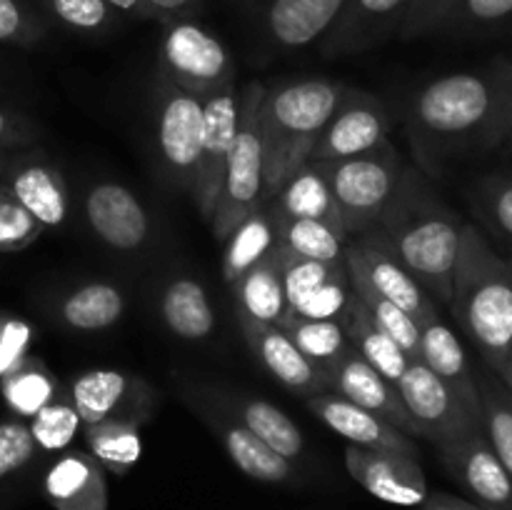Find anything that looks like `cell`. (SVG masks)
Listing matches in <instances>:
<instances>
[{
	"label": "cell",
	"mask_w": 512,
	"mask_h": 510,
	"mask_svg": "<svg viewBox=\"0 0 512 510\" xmlns=\"http://www.w3.org/2000/svg\"><path fill=\"white\" fill-rule=\"evenodd\" d=\"M203 393L208 395L213 403L228 410L238 423H243L250 433L258 435L265 445L280 453L283 458L295 460L303 455L305 440L298 425L278 408V405L268 403L263 398H253V395L235 393V390L218 388V385L200 383Z\"/></svg>",
	"instance_id": "obj_25"
},
{
	"label": "cell",
	"mask_w": 512,
	"mask_h": 510,
	"mask_svg": "<svg viewBox=\"0 0 512 510\" xmlns=\"http://www.w3.org/2000/svg\"><path fill=\"white\" fill-rule=\"evenodd\" d=\"M268 203L273 205V210L278 215H285V218L320 220V223L330 225V228L338 230L340 235L348 238V233L343 228V220H340L338 205H335L333 190H330L320 165L313 163V160L295 168L273 190Z\"/></svg>",
	"instance_id": "obj_28"
},
{
	"label": "cell",
	"mask_w": 512,
	"mask_h": 510,
	"mask_svg": "<svg viewBox=\"0 0 512 510\" xmlns=\"http://www.w3.org/2000/svg\"><path fill=\"white\" fill-rule=\"evenodd\" d=\"M510 100L508 58L483 70L440 75L415 90L408 100V125L420 165L435 173L445 160L503 145Z\"/></svg>",
	"instance_id": "obj_1"
},
{
	"label": "cell",
	"mask_w": 512,
	"mask_h": 510,
	"mask_svg": "<svg viewBox=\"0 0 512 510\" xmlns=\"http://www.w3.org/2000/svg\"><path fill=\"white\" fill-rule=\"evenodd\" d=\"M118 13L130 15V18H140V20H155L150 8L145 5V0H108Z\"/></svg>",
	"instance_id": "obj_52"
},
{
	"label": "cell",
	"mask_w": 512,
	"mask_h": 510,
	"mask_svg": "<svg viewBox=\"0 0 512 510\" xmlns=\"http://www.w3.org/2000/svg\"><path fill=\"white\" fill-rule=\"evenodd\" d=\"M33 325L18 315L0 313V378L18 368L30 355L33 345Z\"/></svg>",
	"instance_id": "obj_48"
},
{
	"label": "cell",
	"mask_w": 512,
	"mask_h": 510,
	"mask_svg": "<svg viewBox=\"0 0 512 510\" xmlns=\"http://www.w3.org/2000/svg\"><path fill=\"white\" fill-rule=\"evenodd\" d=\"M395 385L408 413L418 423L420 438L440 445L475 428H483L423 360H410Z\"/></svg>",
	"instance_id": "obj_14"
},
{
	"label": "cell",
	"mask_w": 512,
	"mask_h": 510,
	"mask_svg": "<svg viewBox=\"0 0 512 510\" xmlns=\"http://www.w3.org/2000/svg\"><path fill=\"white\" fill-rule=\"evenodd\" d=\"M60 390H63V385L55 378L53 370L33 353L18 368L0 378V393H3L5 405L20 420L33 418Z\"/></svg>",
	"instance_id": "obj_34"
},
{
	"label": "cell",
	"mask_w": 512,
	"mask_h": 510,
	"mask_svg": "<svg viewBox=\"0 0 512 510\" xmlns=\"http://www.w3.org/2000/svg\"><path fill=\"white\" fill-rule=\"evenodd\" d=\"M420 508L423 510H488L485 505L468 503V500H460L448 493H428V498L423 500Z\"/></svg>",
	"instance_id": "obj_51"
},
{
	"label": "cell",
	"mask_w": 512,
	"mask_h": 510,
	"mask_svg": "<svg viewBox=\"0 0 512 510\" xmlns=\"http://www.w3.org/2000/svg\"><path fill=\"white\" fill-rule=\"evenodd\" d=\"M350 283H353V293L358 295L360 303L370 310V315L375 318V323L395 340V343L403 348V353L410 360H420V325L405 313L403 308L388 300L385 295H380L358 270L348 268Z\"/></svg>",
	"instance_id": "obj_39"
},
{
	"label": "cell",
	"mask_w": 512,
	"mask_h": 510,
	"mask_svg": "<svg viewBox=\"0 0 512 510\" xmlns=\"http://www.w3.org/2000/svg\"><path fill=\"white\" fill-rule=\"evenodd\" d=\"M420 360L453 390V395L465 405V410L483 425L478 373L470 365L460 338L440 318V313L430 315L420 323Z\"/></svg>",
	"instance_id": "obj_24"
},
{
	"label": "cell",
	"mask_w": 512,
	"mask_h": 510,
	"mask_svg": "<svg viewBox=\"0 0 512 510\" xmlns=\"http://www.w3.org/2000/svg\"><path fill=\"white\" fill-rule=\"evenodd\" d=\"M50 18L83 35H103L118 28L120 15L108 0H40Z\"/></svg>",
	"instance_id": "obj_41"
},
{
	"label": "cell",
	"mask_w": 512,
	"mask_h": 510,
	"mask_svg": "<svg viewBox=\"0 0 512 510\" xmlns=\"http://www.w3.org/2000/svg\"><path fill=\"white\" fill-rule=\"evenodd\" d=\"M68 395L78 410L83 425L120 420L143 428L158 408V393L140 375L120 368H93L75 375Z\"/></svg>",
	"instance_id": "obj_9"
},
{
	"label": "cell",
	"mask_w": 512,
	"mask_h": 510,
	"mask_svg": "<svg viewBox=\"0 0 512 510\" xmlns=\"http://www.w3.org/2000/svg\"><path fill=\"white\" fill-rule=\"evenodd\" d=\"M448 308L485 368L503 373L512 360V268L470 223H463Z\"/></svg>",
	"instance_id": "obj_3"
},
{
	"label": "cell",
	"mask_w": 512,
	"mask_h": 510,
	"mask_svg": "<svg viewBox=\"0 0 512 510\" xmlns=\"http://www.w3.org/2000/svg\"><path fill=\"white\" fill-rule=\"evenodd\" d=\"M13 153H15V150H3V148H0V175L5 173V168H8L10 160H13Z\"/></svg>",
	"instance_id": "obj_54"
},
{
	"label": "cell",
	"mask_w": 512,
	"mask_h": 510,
	"mask_svg": "<svg viewBox=\"0 0 512 510\" xmlns=\"http://www.w3.org/2000/svg\"><path fill=\"white\" fill-rule=\"evenodd\" d=\"M223 278L233 285L245 270L253 268L263 258H268L278 248V223H275L273 205L265 200L263 205L245 215L228 238L223 240Z\"/></svg>",
	"instance_id": "obj_32"
},
{
	"label": "cell",
	"mask_w": 512,
	"mask_h": 510,
	"mask_svg": "<svg viewBox=\"0 0 512 510\" xmlns=\"http://www.w3.org/2000/svg\"><path fill=\"white\" fill-rule=\"evenodd\" d=\"M390 113L378 95L360 88H348L335 108L333 118L320 133L310 160L330 163V160L353 158L368 153L388 140Z\"/></svg>",
	"instance_id": "obj_13"
},
{
	"label": "cell",
	"mask_w": 512,
	"mask_h": 510,
	"mask_svg": "<svg viewBox=\"0 0 512 510\" xmlns=\"http://www.w3.org/2000/svg\"><path fill=\"white\" fill-rule=\"evenodd\" d=\"M345 85L338 80H293L268 90L263 100L265 200L273 190L308 163L320 133L333 118Z\"/></svg>",
	"instance_id": "obj_4"
},
{
	"label": "cell",
	"mask_w": 512,
	"mask_h": 510,
	"mask_svg": "<svg viewBox=\"0 0 512 510\" xmlns=\"http://www.w3.org/2000/svg\"><path fill=\"white\" fill-rule=\"evenodd\" d=\"M38 128L25 115L0 108V148L23 150L38 143Z\"/></svg>",
	"instance_id": "obj_49"
},
{
	"label": "cell",
	"mask_w": 512,
	"mask_h": 510,
	"mask_svg": "<svg viewBox=\"0 0 512 510\" xmlns=\"http://www.w3.org/2000/svg\"><path fill=\"white\" fill-rule=\"evenodd\" d=\"M498 378H500V380H503L505 390H508V393H510V400H512V360H510V363H508V368H505V370H503V373H500V375H498Z\"/></svg>",
	"instance_id": "obj_53"
},
{
	"label": "cell",
	"mask_w": 512,
	"mask_h": 510,
	"mask_svg": "<svg viewBox=\"0 0 512 510\" xmlns=\"http://www.w3.org/2000/svg\"><path fill=\"white\" fill-rule=\"evenodd\" d=\"M43 225L18 203L8 185H0V253H18L43 235Z\"/></svg>",
	"instance_id": "obj_43"
},
{
	"label": "cell",
	"mask_w": 512,
	"mask_h": 510,
	"mask_svg": "<svg viewBox=\"0 0 512 510\" xmlns=\"http://www.w3.org/2000/svg\"><path fill=\"white\" fill-rule=\"evenodd\" d=\"M28 428L38 450H48V453L68 450L70 443L83 433V420H80L78 410H75L73 400H70L68 388L60 390L48 405H43L30 418Z\"/></svg>",
	"instance_id": "obj_40"
},
{
	"label": "cell",
	"mask_w": 512,
	"mask_h": 510,
	"mask_svg": "<svg viewBox=\"0 0 512 510\" xmlns=\"http://www.w3.org/2000/svg\"><path fill=\"white\" fill-rule=\"evenodd\" d=\"M318 165L333 190L345 233L353 238L365 230L378 228L398 190L405 160L395 145L385 140L368 153Z\"/></svg>",
	"instance_id": "obj_6"
},
{
	"label": "cell",
	"mask_w": 512,
	"mask_h": 510,
	"mask_svg": "<svg viewBox=\"0 0 512 510\" xmlns=\"http://www.w3.org/2000/svg\"><path fill=\"white\" fill-rule=\"evenodd\" d=\"M278 328L290 335L300 353L318 365L323 373H328L338 360L350 350V340L345 335L343 323L338 320H310L298 318V315H285Z\"/></svg>",
	"instance_id": "obj_37"
},
{
	"label": "cell",
	"mask_w": 512,
	"mask_h": 510,
	"mask_svg": "<svg viewBox=\"0 0 512 510\" xmlns=\"http://www.w3.org/2000/svg\"><path fill=\"white\" fill-rule=\"evenodd\" d=\"M38 453L33 435L25 420H5L0 423V480L20 470Z\"/></svg>",
	"instance_id": "obj_46"
},
{
	"label": "cell",
	"mask_w": 512,
	"mask_h": 510,
	"mask_svg": "<svg viewBox=\"0 0 512 510\" xmlns=\"http://www.w3.org/2000/svg\"><path fill=\"white\" fill-rule=\"evenodd\" d=\"M153 115L155 145L165 178L195 198L203 148V95L190 93L155 73Z\"/></svg>",
	"instance_id": "obj_7"
},
{
	"label": "cell",
	"mask_w": 512,
	"mask_h": 510,
	"mask_svg": "<svg viewBox=\"0 0 512 510\" xmlns=\"http://www.w3.org/2000/svg\"><path fill=\"white\" fill-rule=\"evenodd\" d=\"M508 60H510V63H512V58H508Z\"/></svg>",
	"instance_id": "obj_57"
},
{
	"label": "cell",
	"mask_w": 512,
	"mask_h": 510,
	"mask_svg": "<svg viewBox=\"0 0 512 510\" xmlns=\"http://www.w3.org/2000/svg\"><path fill=\"white\" fill-rule=\"evenodd\" d=\"M5 185L18 203L38 220L43 228H60L70 215V195L65 180L43 153H13L5 168Z\"/></svg>",
	"instance_id": "obj_23"
},
{
	"label": "cell",
	"mask_w": 512,
	"mask_h": 510,
	"mask_svg": "<svg viewBox=\"0 0 512 510\" xmlns=\"http://www.w3.org/2000/svg\"><path fill=\"white\" fill-rule=\"evenodd\" d=\"M488 510H493V508H488Z\"/></svg>",
	"instance_id": "obj_58"
},
{
	"label": "cell",
	"mask_w": 512,
	"mask_h": 510,
	"mask_svg": "<svg viewBox=\"0 0 512 510\" xmlns=\"http://www.w3.org/2000/svg\"><path fill=\"white\" fill-rule=\"evenodd\" d=\"M280 268H283L285 303L288 313L310 320H343L353 303L345 263H320V260L298 258L278 245Z\"/></svg>",
	"instance_id": "obj_11"
},
{
	"label": "cell",
	"mask_w": 512,
	"mask_h": 510,
	"mask_svg": "<svg viewBox=\"0 0 512 510\" xmlns=\"http://www.w3.org/2000/svg\"><path fill=\"white\" fill-rule=\"evenodd\" d=\"M43 488L55 510H108L105 470L88 450H65L45 473Z\"/></svg>",
	"instance_id": "obj_26"
},
{
	"label": "cell",
	"mask_w": 512,
	"mask_h": 510,
	"mask_svg": "<svg viewBox=\"0 0 512 510\" xmlns=\"http://www.w3.org/2000/svg\"><path fill=\"white\" fill-rule=\"evenodd\" d=\"M512 20V0H463L440 33L480 35Z\"/></svg>",
	"instance_id": "obj_42"
},
{
	"label": "cell",
	"mask_w": 512,
	"mask_h": 510,
	"mask_svg": "<svg viewBox=\"0 0 512 510\" xmlns=\"http://www.w3.org/2000/svg\"><path fill=\"white\" fill-rule=\"evenodd\" d=\"M345 265L358 270L380 295L393 300L418 325L430 315L440 313L438 303L430 298L428 290L405 268L390 238L380 228H370L365 233L348 238Z\"/></svg>",
	"instance_id": "obj_10"
},
{
	"label": "cell",
	"mask_w": 512,
	"mask_h": 510,
	"mask_svg": "<svg viewBox=\"0 0 512 510\" xmlns=\"http://www.w3.org/2000/svg\"><path fill=\"white\" fill-rule=\"evenodd\" d=\"M183 400L193 408V413L210 428V433L220 440L225 453L248 478L260 483H288L293 480L295 468L288 458L275 453L270 445L255 433H250L243 423L233 418L228 410L208 398L200 383H183Z\"/></svg>",
	"instance_id": "obj_12"
},
{
	"label": "cell",
	"mask_w": 512,
	"mask_h": 510,
	"mask_svg": "<svg viewBox=\"0 0 512 510\" xmlns=\"http://www.w3.org/2000/svg\"><path fill=\"white\" fill-rule=\"evenodd\" d=\"M505 143L512 148V100H510V110H508V135H505Z\"/></svg>",
	"instance_id": "obj_55"
},
{
	"label": "cell",
	"mask_w": 512,
	"mask_h": 510,
	"mask_svg": "<svg viewBox=\"0 0 512 510\" xmlns=\"http://www.w3.org/2000/svg\"><path fill=\"white\" fill-rule=\"evenodd\" d=\"M160 320L180 340H208L215 330V310L208 290L190 275H178L163 285L158 298Z\"/></svg>",
	"instance_id": "obj_29"
},
{
	"label": "cell",
	"mask_w": 512,
	"mask_h": 510,
	"mask_svg": "<svg viewBox=\"0 0 512 510\" xmlns=\"http://www.w3.org/2000/svg\"><path fill=\"white\" fill-rule=\"evenodd\" d=\"M473 203L503 238L512 240V173L483 178L473 190Z\"/></svg>",
	"instance_id": "obj_44"
},
{
	"label": "cell",
	"mask_w": 512,
	"mask_h": 510,
	"mask_svg": "<svg viewBox=\"0 0 512 510\" xmlns=\"http://www.w3.org/2000/svg\"><path fill=\"white\" fill-rule=\"evenodd\" d=\"M268 88L250 80L240 90V120L233 150L225 163L223 183L210 215V230L223 243L230 230L265 203V153H263V100Z\"/></svg>",
	"instance_id": "obj_5"
},
{
	"label": "cell",
	"mask_w": 512,
	"mask_h": 510,
	"mask_svg": "<svg viewBox=\"0 0 512 510\" xmlns=\"http://www.w3.org/2000/svg\"><path fill=\"white\" fill-rule=\"evenodd\" d=\"M83 215L95 238L118 253L145 248L153 235V223L138 195L113 180H98L85 190Z\"/></svg>",
	"instance_id": "obj_15"
},
{
	"label": "cell",
	"mask_w": 512,
	"mask_h": 510,
	"mask_svg": "<svg viewBox=\"0 0 512 510\" xmlns=\"http://www.w3.org/2000/svg\"><path fill=\"white\" fill-rule=\"evenodd\" d=\"M303 400L320 423L328 425L335 435L345 438L350 445H358V448L368 450H395V453L415 455V458L420 455L418 445H415V440L410 435L400 433L398 428L385 423L383 418L368 413L360 405L350 403L348 398L333 393V390L308 395Z\"/></svg>",
	"instance_id": "obj_22"
},
{
	"label": "cell",
	"mask_w": 512,
	"mask_h": 510,
	"mask_svg": "<svg viewBox=\"0 0 512 510\" xmlns=\"http://www.w3.org/2000/svg\"><path fill=\"white\" fill-rule=\"evenodd\" d=\"M328 378L330 385H333V393L343 395L350 403L378 415L385 423L398 428L400 433L410 435V438H420L418 423H415L413 415L405 408L403 398L398 393V385L383 378L353 345L343 355V360H338L328 370Z\"/></svg>",
	"instance_id": "obj_21"
},
{
	"label": "cell",
	"mask_w": 512,
	"mask_h": 510,
	"mask_svg": "<svg viewBox=\"0 0 512 510\" xmlns=\"http://www.w3.org/2000/svg\"><path fill=\"white\" fill-rule=\"evenodd\" d=\"M125 305L128 300L120 285L93 280L68 290L55 305V315L73 333H100L123 320Z\"/></svg>",
	"instance_id": "obj_30"
},
{
	"label": "cell",
	"mask_w": 512,
	"mask_h": 510,
	"mask_svg": "<svg viewBox=\"0 0 512 510\" xmlns=\"http://www.w3.org/2000/svg\"><path fill=\"white\" fill-rule=\"evenodd\" d=\"M415 0H345L333 28L320 40L325 58H345L398 38Z\"/></svg>",
	"instance_id": "obj_16"
},
{
	"label": "cell",
	"mask_w": 512,
	"mask_h": 510,
	"mask_svg": "<svg viewBox=\"0 0 512 510\" xmlns=\"http://www.w3.org/2000/svg\"><path fill=\"white\" fill-rule=\"evenodd\" d=\"M343 5L345 0H270L265 38L278 50L305 48L325 38Z\"/></svg>",
	"instance_id": "obj_27"
},
{
	"label": "cell",
	"mask_w": 512,
	"mask_h": 510,
	"mask_svg": "<svg viewBox=\"0 0 512 510\" xmlns=\"http://www.w3.org/2000/svg\"><path fill=\"white\" fill-rule=\"evenodd\" d=\"M460 3H463V0H415L398 38L418 40L438 35Z\"/></svg>",
	"instance_id": "obj_47"
},
{
	"label": "cell",
	"mask_w": 512,
	"mask_h": 510,
	"mask_svg": "<svg viewBox=\"0 0 512 510\" xmlns=\"http://www.w3.org/2000/svg\"><path fill=\"white\" fill-rule=\"evenodd\" d=\"M278 223V245L298 258L320 260V263H345L348 238L320 220L285 218L275 213Z\"/></svg>",
	"instance_id": "obj_36"
},
{
	"label": "cell",
	"mask_w": 512,
	"mask_h": 510,
	"mask_svg": "<svg viewBox=\"0 0 512 510\" xmlns=\"http://www.w3.org/2000/svg\"><path fill=\"white\" fill-rule=\"evenodd\" d=\"M378 228L430 298L450 305L463 220L435 193L425 170L405 163L398 190Z\"/></svg>",
	"instance_id": "obj_2"
},
{
	"label": "cell",
	"mask_w": 512,
	"mask_h": 510,
	"mask_svg": "<svg viewBox=\"0 0 512 510\" xmlns=\"http://www.w3.org/2000/svg\"><path fill=\"white\" fill-rule=\"evenodd\" d=\"M158 73L190 93L205 95L235 83V60L223 40L195 23V18L173 20L165 25Z\"/></svg>",
	"instance_id": "obj_8"
},
{
	"label": "cell",
	"mask_w": 512,
	"mask_h": 510,
	"mask_svg": "<svg viewBox=\"0 0 512 510\" xmlns=\"http://www.w3.org/2000/svg\"><path fill=\"white\" fill-rule=\"evenodd\" d=\"M145 5L158 23L168 25L173 20L195 18L203 8V0H145Z\"/></svg>",
	"instance_id": "obj_50"
},
{
	"label": "cell",
	"mask_w": 512,
	"mask_h": 510,
	"mask_svg": "<svg viewBox=\"0 0 512 510\" xmlns=\"http://www.w3.org/2000/svg\"><path fill=\"white\" fill-rule=\"evenodd\" d=\"M505 260H508V263H510V268H512V253L508 255V258H505Z\"/></svg>",
	"instance_id": "obj_56"
},
{
	"label": "cell",
	"mask_w": 512,
	"mask_h": 510,
	"mask_svg": "<svg viewBox=\"0 0 512 510\" xmlns=\"http://www.w3.org/2000/svg\"><path fill=\"white\" fill-rule=\"evenodd\" d=\"M48 33V20L33 13L23 0H0V43L28 45L40 43Z\"/></svg>",
	"instance_id": "obj_45"
},
{
	"label": "cell",
	"mask_w": 512,
	"mask_h": 510,
	"mask_svg": "<svg viewBox=\"0 0 512 510\" xmlns=\"http://www.w3.org/2000/svg\"><path fill=\"white\" fill-rule=\"evenodd\" d=\"M83 440L88 453L100 463L105 473L128 475L138 465L143 453L140 425L120 423V420H103L95 425H83Z\"/></svg>",
	"instance_id": "obj_35"
},
{
	"label": "cell",
	"mask_w": 512,
	"mask_h": 510,
	"mask_svg": "<svg viewBox=\"0 0 512 510\" xmlns=\"http://www.w3.org/2000/svg\"><path fill=\"white\" fill-rule=\"evenodd\" d=\"M235 318H238V325L240 330H243V338L245 343H248L250 353L255 355V360H258L280 385H285L288 390L298 393L300 398L333 390L328 373H323L318 365L310 363L283 328L270 323H260V320L248 318V315L238 313V310H235Z\"/></svg>",
	"instance_id": "obj_19"
},
{
	"label": "cell",
	"mask_w": 512,
	"mask_h": 510,
	"mask_svg": "<svg viewBox=\"0 0 512 510\" xmlns=\"http://www.w3.org/2000/svg\"><path fill=\"white\" fill-rule=\"evenodd\" d=\"M438 453L448 473L463 483L480 500V505L493 510H512V480L490 440L485 438L483 428L440 443Z\"/></svg>",
	"instance_id": "obj_20"
},
{
	"label": "cell",
	"mask_w": 512,
	"mask_h": 510,
	"mask_svg": "<svg viewBox=\"0 0 512 510\" xmlns=\"http://www.w3.org/2000/svg\"><path fill=\"white\" fill-rule=\"evenodd\" d=\"M480 405H483V433L493 445L495 455L503 463L512 480V400L503 380L488 368L478 373Z\"/></svg>",
	"instance_id": "obj_38"
},
{
	"label": "cell",
	"mask_w": 512,
	"mask_h": 510,
	"mask_svg": "<svg viewBox=\"0 0 512 510\" xmlns=\"http://www.w3.org/2000/svg\"><path fill=\"white\" fill-rule=\"evenodd\" d=\"M230 288H233L235 310L248 315V318L260 320V323L280 325V320L288 315L278 248L268 258H263L253 268L245 270Z\"/></svg>",
	"instance_id": "obj_31"
},
{
	"label": "cell",
	"mask_w": 512,
	"mask_h": 510,
	"mask_svg": "<svg viewBox=\"0 0 512 510\" xmlns=\"http://www.w3.org/2000/svg\"><path fill=\"white\" fill-rule=\"evenodd\" d=\"M240 120V90L235 83L220 85L203 95V148H200V173L195 203L200 215L210 220L223 183L225 163L233 150Z\"/></svg>",
	"instance_id": "obj_17"
},
{
	"label": "cell",
	"mask_w": 512,
	"mask_h": 510,
	"mask_svg": "<svg viewBox=\"0 0 512 510\" xmlns=\"http://www.w3.org/2000/svg\"><path fill=\"white\" fill-rule=\"evenodd\" d=\"M345 468L355 483L363 485L373 498L383 500V503L415 508L428 498L425 470L415 455L348 445Z\"/></svg>",
	"instance_id": "obj_18"
},
{
	"label": "cell",
	"mask_w": 512,
	"mask_h": 510,
	"mask_svg": "<svg viewBox=\"0 0 512 510\" xmlns=\"http://www.w3.org/2000/svg\"><path fill=\"white\" fill-rule=\"evenodd\" d=\"M343 323L345 335H348L350 345L378 370L383 378H388L390 383H398L400 375L408 368L410 358L403 353L398 343L375 323V318L370 315V310L360 303L358 295H353V303H350L348 313L340 320Z\"/></svg>",
	"instance_id": "obj_33"
}]
</instances>
